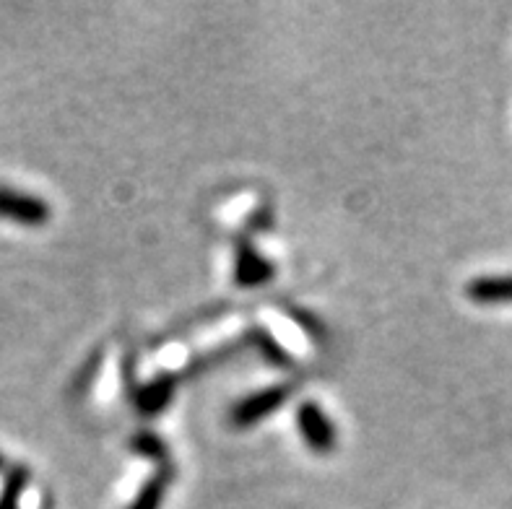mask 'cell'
Segmentation results:
<instances>
[{
    "label": "cell",
    "mask_w": 512,
    "mask_h": 509,
    "mask_svg": "<svg viewBox=\"0 0 512 509\" xmlns=\"http://www.w3.org/2000/svg\"><path fill=\"white\" fill-rule=\"evenodd\" d=\"M286 315L297 325L307 338H312L315 343H323L325 341V328L320 323L318 315H312L310 310H302V307H286Z\"/></svg>",
    "instance_id": "obj_11"
},
{
    "label": "cell",
    "mask_w": 512,
    "mask_h": 509,
    "mask_svg": "<svg viewBox=\"0 0 512 509\" xmlns=\"http://www.w3.org/2000/svg\"><path fill=\"white\" fill-rule=\"evenodd\" d=\"M247 343H250L268 364H273V367H292V356H289V351L276 341V336H273L271 330L253 328L247 333Z\"/></svg>",
    "instance_id": "obj_8"
},
{
    "label": "cell",
    "mask_w": 512,
    "mask_h": 509,
    "mask_svg": "<svg viewBox=\"0 0 512 509\" xmlns=\"http://www.w3.org/2000/svg\"><path fill=\"white\" fill-rule=\"evenodd\" d=\"M177 390L175 374H159L154 380L143 382V385H128L130 403L143 416H156L172 403Z\"/></svg>",
    "instance_id": "obj_5"
},
{
    "label": "cell",
    "mask_w": 512,
    "mask_h": 509,
    "mask_svg": "<svg viewBox=\"0 0 512 509\" xmlns=\"http://www.w3.org/2000/svg\"><path fill=\"white\" fill-rule=\"evenodd\" d=\"M26 486H29V471H26L24 465L11 468L6 484L0 489V509H19Z\"/></svg>",
    "instance_id": "obj_10"
},
{
    "label": "cell",
    "mask_w": 512,
    "mask_h": 509,
    "mask_svg": "<svg viewBox=\"0 0 512 509\" xmlns=\"http://www.w3.org/2000/svg\"><path fill=\"white\" fill-rule=\"evenodd\" d=\"M466 297L476 304H512V276H481L468 281Z\"/></svg>",
    "instance_id": "obj_6"
},
{
    "label": "cell",
    "mask_w": 512,
    "mask_h": 509,
    "mask_svg": "<svg viewBox=\"0 0 512 509\" xmlns=\"http://www.w3.org/2000/svg\"><path fill=\"white\" fill-rule=\"evenodd\" d=\"M297 429L305 439V445L310 447L312 452H318V455H331L338 445V434L333 421L328 419V413L318 406V403H302L297 408Z\"/></svg>",
    "instance_id": "obj_2"
},
{
    "label": "cell",
    "mask_w": 512,
    "mask_h": 509,
    "mask_svg": "<svg viewBox=\"0 0 512 509\" xmlns=\"http://www.w3.org/2000/svg\"><path fill=\"white\" fill-rule=\"evenodd\" d=\"M169 484H172V468H162L141 486L136 499L130 502L128 509H162L164 497H167Z\"/></svg>",
    "instance_id": "obj_7"
},
{
    "label": "cell",
    "mask_w": 512,
    "mask_h": 509,
    "mask_svg": "<svg viewBox=\"0 0 512 509\" xmlns=\"http://www.w3.org/2000/svg\"><path fill=\"white\" fill-rule=\"evenodd\" d=\"M292 393V385L263 387L258 393L237 400L232 406V413H229V421H232V426H237V429H250V426L260 424V421L268 419L271 413L279 411L286 400L292 398Z\"/></svg>",
    "instance_id": "obj_1"
},
{
    "label": "cell",
    "mask_w": 512,
    "mask_h": 509,
    "mask_svg": "<svg viewBox=\"0 0 512 509\" xmlns=\"http://www.w3.org/2000/svg\"><path fill=\"white\" fill-rule=\"evenodd\" d=\"M0 219L21 226H45L52 219V208L39 195L21 193L11 187H0Z\"/></svg>",
    "instance_id": "obj_3"
},
{
    "label": "cell",
    "mask_w": 512,
    "mask_h": 509,
    "mask_svg": "<svg viewBox=\"0 0 512 509\" xmlns=\"http://www.w3.org/2000/svg\"><path fill=\"white\" fill-rule=\"evenodd\" d=\"M130 450L141 455V458H149L154 463H167L169 460V447L159 434L154 432H136L130 437Z\"/></svg>",
    "instance_id": "obj_9"
},
{
    "label": "cell",
    "mask_w": 512,
    "mask_h": 509,
    "mask_svg": "<svg viewBox=\"0 0 512 509\" xmlns=\"http://www.w3.org/2000/svg\"><path fill=\"white\" fill-rule=\"evenodd\" d=\"M6 471H8V460H6V455L0 452V473H6Z\"/></svg>",
    "instance_id": "obj_12"
},
{
    "label": "cell",
    "mask_w": 512,
    "mask_h": 509,
    "mask_svg": "<svg viewBox=\"0 0 512 509\" xmlns=\"http://www.w3.org/2000/svg\"><path fill=\"white\" fill-rule=\"evenodd\" d=\"M273 276H276V265L266 255H260L250 239L234 242V284L240 289H258L271 284Z\"/></svg>",
    "instance_id": "obj_4"
}]
</instances>
